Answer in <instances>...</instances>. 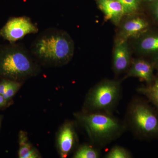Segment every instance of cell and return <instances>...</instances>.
I'll use <instances>...</instances> for the list:
<instances>
[{"instance_id": "6da1fadb", "label": "cell", "mask_w": 158, "mask_h": 158, "mask_svg": "<svg viewBox=\"0 0 158 158\" xmlns=\"http://www.w3.org/2000/svg\"><path fill=\"white\" fill-rule=\"evenodd\" d=\"M31 51L41 62L52 65H63L73 56L74 43L65 31L49 28L36 38L31 45Z\"/></svg>"}, {"instance_id": "7a4b0ae2", "label": "cell", "mask_w": 158, "mask_h": 158, "mask_svg": "<svg viewBox=\"0 0 158 158\" xmlns=\"http://www.w3.org/2000/svg\"><path fill=\"white\" fill-rule=\"evenodd\" d=\"M92 140L99 146H104L118 138L124 131V124L110 113L93 112L79 115Z\"/></svg>"}, {"instance_id": "3957f363", "label": "cell", "mask_w": 158, "mask_h": 158, "mask_svg": "<svg viewBox=\"0 0 158 158\" xmlns=\"http://www.w3.org/2000/svg\"><path fill=\"white\" fill-rule=\"evenodd\" d=\"M37 66L26 49L18 45L5 48L0 52V75L18 81L33 75Z\"/></svg>"}, {"instance_id": "277c9868", "label": "cell", "mask_w": 158, "mask_h": 158, "mask_svg": "<svg viewBox=\"0 0 158 158\" xmlns=\"http://www.w3.org/2000/svg\"><path fill=\"white\" fill-rule=\"evenodd\" d=\"M120 94L119 82L110 80L103 81L90 90L87 104L93 112L110 113L118 103Z\"/></svg>"}, {"instance_id": "5b68a950", "label": "cell", "mask_w": 158, "mask_h": 158, "mask_svg": "<svg viewBox=\"0 0 158 158\" xmlns=\"http://www.w3.org/2000/svg\"><path fill=\"white\" fill-rule=\"evenodd\" d=\"M129 122L134 131L144 135H158V118L147 106L134 102L128 114Z\"/></svg>"}, {"instance_id": "8992f818", "label": "cell", "mask_w": 158, "mask_h": 158, "mask_svg": "<svg viewBox=\"0 0 158 158\" xmlns=\"http://www.w3.org/2000/svg\"><path fill=\"white\" fill-rule=\"evenodd\" d=\"M37 26L27 16L13 17L8 21L0 30V35L9 42L13 43L22 39L27 34H36Z\"/></svg>"}, {"instance_id": "52a82bcc", "label": "cell", "mask_w": 158, "mask_h": 158, "mask_svg": "<svg viewBox=\"0 0 158 158\" xmlns=\"http://www.w3.org/2000/svg\"><path fill=\"white\" fill-rule=\"evenodd\" d=\"M113 68L115 72L120 73L129 66L130 53L127 40H120L115 46L113 55Z\"/></svg>"}, {"instance_id": "ba28073f", "label": "cell", "mask_w": 158, "mask_h": 158, "mask_svg": "<svg viewBox=\"0 0 158 158\" xmlns=\"http://www.w3.org/2000/svg\"><path fill=\"white\" fill-rule=\"evenodd\" d=\"M76 139V135L73 126L70 123H66L60 131L58 138V145L62 158L67 156L74 147Z\"/></svg>"}, {"instance_id": "9c48e42d", "label": "cell", "mask_w": 158, "mask_h": 158, "mask_svg": "<svg viewBox=\"0 0 158 158\" xmlns=\"http://www.w3.org/2000/svg\"><path fill=\"white\" fill-rule=\"evenodd\" d=\"M98 3L106 19L117 24L125 15L123 7L118 0H98Z\"/></svg>"}, {"instance_id": "30bf717a", "label": "cell", "mask_w": 158, "mask_h": 158, "mask_svg": "<svg viewBox=\"0 0 158 158\" xmlns=\"http://www.w3.org/2000/svg\"><path fill=\"white\" fill-rule=\"evenodd\" d=\"M147 22L141 17L133 18L124 23L120 31V37L123 40L138 36L148 27Z\"/></svg>"}, {"instance_id": "8fae6325", "label": "cell", "mask_w": 158, "mask_h": 158, "mask_svg": "<svg viewBox=\"0 0 158 158\" xmlns=\"http://www.w3.org/2000/svg\"><path fill=\"white\" fill-rule=\"evenodd\" d=\"M127 77H136L148 83H150L153 78L152 65L145 60H136L132 63Z\"/></svg>"}, {"instance_id": "7c38bea8", "label": "cell", "mask_w": 158, "mask_h": 158, "mask_svg": "<svg viewBox=\"0 0 158 158\" xmlns=\"http://www.w3.org/2000/svg\"><path fill=\"white\" fill-rule=\"evenodd\" d=\"M138 48L144 53H158V34L147 35L141 38L138 42Z\"/></svg>"}, {"instance_id": "4fadbf2b", "label": "cell", "mask_w": 158, "mask_h": 158, "mask_svg": "<svg viewBox=\"0 0 158 158\" xmlns=\"http://www.w3.org/2000/svg\"><path fill=\"white\" fill-rule=\"evenodd\" d=\"M19 144L18 156L20 158H24V157L34 148L28 141L27 133L24 131H20L19 133Z\"/></svg>"}, {"instance_id": "5bb4252c", "label": "cell", "mask_w": 158, "mask_h": 158, "mask_svg": "<svg viewBox=\"0 0 158 158\" xmlns=\"http://www.w3.org/2000/svg\"><path fill=\"white\" fill-rule=\"evenodd\" d=\"M140 93L143 94L158 106V79L152 85L138 89Z\"/></svg>"}, {"instance_id": "9a60e30c", "label": "cell", "mask_w": 158, "mask_h": 158, "mask_svg": "<svg viewBox=\"0 0 158 158\" xmlns=\"http://www.w3.org/2000/svg\"><path fill=\"white\" fill-rule=\"evenodd\" d=\"M99 153L95 148L89 145L81 146L74 155L75 158H98L99 157Z\"/></svg>"}, {"instance_id": "2e32d148", "label": "cell", "mask_w": 158, "mask_h": 158, "mask_svg": "<svg viewBox=\"0 0 158 158\" xmlns=\"http://www.w3.org/2000/svg\"><path fill=\"white\" fill-rule=\"evenodd\" d=\"M107 158H130L131 156L130 152L123 148L116 146L113 147L106 156Z\"/></svg>"}, {"instance_id": "e0dca14e", "label": "cell", "mask_w": 158, "mask_h": 158, "mask_svg": "<svg viewBox=\"0 0 158 158\" xmlns=\"http://www.w3.org/2000/svg\"><path fill=\"white\" fill-rule=\"evenodd\" d=\"M123 8L124 14H132L139 8L140 0H118Z\"/></svg>"}, {"instance_id": "ac0fdd59", "label": "cell", "mask_w": 158, "mask_h": 158, "mask_svg": "<svg viewBox=\"0 0 158 158\" xmlns=\"http://www.w3.org/2000/svg\"><path fill=\"white\" fill-rule=\"evenodd\" d=\"M21 86V84L20 82L18 81L11 80L10 85L3 94V96L6 102L9 101L14 96L15 94L20 88Z\"/></svg>"}, {"instance_id": "d6986e66", "label": "cell", "mask_w": 158, "mask_h": 158, "mask_svg": "<svg viewBox=\"0 0 158 158\" xmlns=\"http://www.w3.org/2000/svg\"><path fill=\"white\" fill-rule=\"evenodd\" d=\"M11 80L7 79L4 80L0 82V94H4L6 89L9 87L11 83Z\"/></svg>"}, {"instance_id": "ffe728a7", "label": "cell", "mask_w": 158, "mask_h": 158, "mask_svg": "<svg viewBox=\"0 0 158 158\" xmlns=\"http://www.w3.org/2000/svg\"><path fill=\"white\" fill-rule=\"evenodd\" d=\"M152 6V12L156 19L158 22V0L154 2Z\"/></svg>"}, {"instance_id": "44dd1931", "label": "cell", "mask_w": 158, "mask_h": 158, "mask_svg": "<svg viewBox=\"0 0 158 158\" xmlns=\"http://www.w3.org/2000/svg\"><path fill=\"white\" fill-rule=\"evenodd\" d=\"M6 102H7L5 100L2 94H0V107L5 106L6 105Z\"/></svg>"}, {"instance_id": "7402d4cb", "label": "cell", "mask_w": 158, "mask_h": 158, "mask_svg": "<svg viewBox=\"0 0 158 158\" xmlns=\"http://www.w3.org/2000/svg\"><path fill=\"white\" fill-rule=\"evenodd\" d=\"M148 2H154L156 1V0H145Z\"/></svg>"}, {"instance_id": "603a6c76", "label": "cell", "mask_w": 158, "mask_h": 158, "mask_svg": "<svg viewBox=\"0 0 158 158\" xmlns=\"http://www.w3.org/2000/svg\"><path fill=\"white\" fill-rule=\"evenodd\" d=\"M0 126H1V119H0Z\"/></svg>"}, {"instance_id": "cb8c5ba5", "label": "cell", "mask_w": 158, "mask_h": 158, "mask_svg": "<svg viewBox=\"0 0 158 158\" xmlns=\"http://www.w3.org/2000/svg\"></svg>"}]
</instances>
